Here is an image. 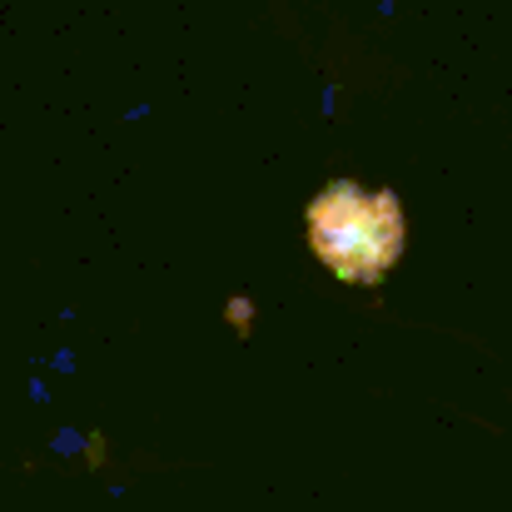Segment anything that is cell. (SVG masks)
I'll return each instance as SVG.
<instances>
[{"label":"cell","instance_id":"obj_1","mask_svg":"<svg viewBox=\"0 0 512 512\" xmlns=\"http://www.w3.org/2000/svg\"><path fill=\"white\" fill-rule=\"evenodd\" d=\"M309 244L343 284H378L403 254V209L388 189L329 184L309 204Z\"/></svg>","mask_w":512,"mask_h":512}]
</instances>
